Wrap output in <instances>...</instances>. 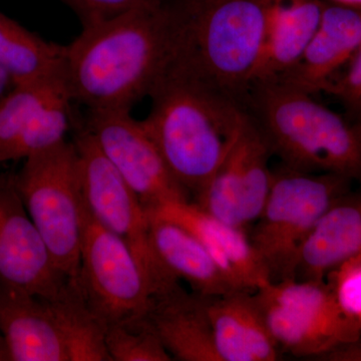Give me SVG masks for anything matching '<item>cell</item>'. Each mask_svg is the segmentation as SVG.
<instances>
[{
	"instance_id": "cell-1",
	"label": "cell",
	"mask_w": 361,
	"mask_h": 361,
	"mask_svg": "<svg viewBox=\"0 0 361 361\" xmlns=\"http://www.w3.org/2000/svg\"><path fill=\"white\" fill-rule=\"evenodd\" d=\"M168 0L84 26L66 45L63 75L87 113H130L149 97L170 63Z\"/></svg>"
},
{
	"instance_id": "cell-2",
	"label": "cell",
	"mask_w": 361,
	"mask_h": 361,
	"mask_svg": "<svg viewBox=\"0 0 361 361\" xmlns=\"http://www.w3.org/2000/svg\"><path fill=\"white\" fill-rule=\"evenodd\" d=\"M175 75L243 108L257 65L268 0H168Z\"/></svg>"
},
{
	"instance_id": "cell-3",
	"label": "cell",
	"mask_w": 361,
	"mask_h": 361,
	"mask_svg": "<svg viewBox=\"0 0 361 361\" xmlns=\"http://www.w3.org/2000/svg\"><path fill=\"white\" fill-rule=\"evenodd\" d=\"M140 121L171 174L197 196L236 140L246 111L236 102L189 80L165 75Z\"/></svg>"
},
{
	"instance_id": "cell-4",
	"label": "cell",
	"mask_w": 361,
	"mask_h": 361,
	"mask_svg": "<svg viewBox=\"0 0 361 361\" xmlns=\"http://www.w3.org/2000/svg\"><path fill=\"white\" fill-rule=\"evenodd\" d=\"M243 109L285 167L341 176L361 186L360 123L277 80L252 85Z\"/></svg>"
},
{
	"instance_id": "cell-5",
	"label": "cell",
	"mask_w": 361,
	"mask_h": 361,
	"mask_svg": "<svg viewBox=\"0 0 361 361\" xmlns=\"http://www.w3.org/2000/svg\"><path fill=\"white\" fill-rule=\"evenodd\" d=\"M353 183L334 174L307 173L282 166L249 239L271 282L295 279L301 249L323 214Z\"/></svg>"
},
{
	"instance_id": "cell-6",
	"label": "cell",
	"mask_w": 361,
	"mask_h": 361,
	"mask_svg": "<svg viewBox=\"0 0 361 361\" xmlns=\"http://www.w3.org/2000/svg\"><path fill=\"white\" fill-rule=\"evenodd\" d=\"M16 185L54 265L66 278H78L82 243V201L75 142L25 159Z\"/></svg>"
},
{
	"instance_id": "cell-7",
	"label": "cell",
	"mask_w": 361,
	"mask_h": 361,
	"mask_svg": "<svg viewBox=\"0 0 361 361\" xmlns=\"http://www.w3.org/2000/svg\"><path fill=\"white\" fill-rule=\"evenodd\" d=\"M254 294L280 349L298 357L322 360L361 336L325 281L270 282Z\"/></svg>"
},
{
	"instance_id": "cell-8",
	"label": "cell",
	"mask_w": 361,
	"mask_h": 361,
	"mask_svg": "<svg viewBox=\"0 0 361 361\" xmlns=\"http://www.w3.org/2000/svg\"><path fill=\"white\" fill-rule=\"evenodd\" d=\"M75 147L80 187L87 210L106 230L122 239L151 279L156 295L180 284L152 246L148 215L141 201L84 126L77 130Z\"/></svg>"
},
{
	"instance_id": "cell-9",
	"label": "cell",
	"mask_w": 361,
	"mask_h": 361,
	"mask_svg": "<svg viewBox=\"0 0 361 361\" xmlns=\"http://www.w3.org/2000/svg\"><path fill=\"white\" fill-rule=\"evenodd\" d=\"M77 281L104 329L146 315L156 295L151 279L129 246L99 224L85 205Z\"/></svg>"
},
{
	"instance_id": "cell-10",
	"label": "cell",
	"mask_w": 361,
	"mask_h": 361,
	"mask_svg": "<svg viewBox=\"0 0 361 361\" xmlns=\"http://www.w3.org/2000/svg\"><path fill=\"white\" fill-rule=\"evenodd\" d=\"M273 156L260 130L247 115L236 140L194 203L223 222L245 228L255 223L273 180Z\"/></svg>"
},
{
	"instance_id": "cell-11",
	"label": "cell",
	"mask_w": 361,
	"mask_h": 361,
	"mask_svg": "<svg viewBox=\"0 0 361 361\" xmlns=\"http://www.w3.org/2000/svg\"><path fill=\"white\" fill-rule=\"evenodd\" d=\"M84 127L94 135L145 210L189 200V194L171 174L141 122L130 113H87Z\"/></svg>"
},
{
	"instance_id": "cell-12",
	"label": "cell",
	"mask_w": 361,
	"mask_h": 361,
	"mask_svg": "<svg viewBox=\"0 0 361 361\" xmlns=\"http://www.w3.org/2000/svg\"><path fill=\"white\" fill-rule=\"evenodd\" d=\"M68 279L54 265L26 210L16 176L0 174V282L49 299Z\"/></svg>"
},
{
	"instance_id": "cell-13",
	"label": "cell",
	"mask_w": 361,
	"mask_h": 361,
	"mask_svg": "<svg viewBox=\"0 0 361 361\" xmlns=\"http://www.w3.org/2000/svg\"><path fill=\"white\" fill-rule=\"evenodd\" d=\"M146 212L191 232L236 290L256 292L270 283L269 274L245 230L213 217L189 200L164 204Z\"/></svg>"
},
{
	"instance_id": "cell-14",
	"label": "cell",
	"mask_w": 361,
	"mask_h": 361,
	"mask_svg": "<svg viewBox=\"0 0 361 361\" xmlns=\"http://www.w3.org/2000/svg\"><path fill=\"white\" fill-rule=\"evenodd\" d=\"M361 44V7L325 2L322 20L298 61L277 82L314 94L348 65Z\"/></svg>"
},
{
	"instance_id": "cell-15",
	"label": "cell",
	"mask_w": 361,
	"mask_h": 361,
	"mask_svg": "<svg viewBox=\"0 0 361 361\" xmlns=\"http://www.w3.org/2000/svg\"><path fill=\"white\" fill-rule=\"evenodd\" d=\"M0 336L11 361H71L47 300L1 282Z\"/></svg>"
},
{
	"instance_id": "cell-16",
	"label": "cell",
	"mask_w": 361,
	"mask_h": 361,
	"mask_svg": "<svg viewBox=\"0 0 361 361\" xmlns=\"http://www.w3.org/2000/svg\"><path fill=\"white\" fill-rule=\"evenodd\" d=\"M220 361H275L280 348L268 329L255 294L233 291L207 297Z\"/></svg>"
},
{
	"instance_id": "cell-17",
	"label": "cell",
	"mask_w": 361,
	"mask_h": 361,
	"mask_svg": "<svg viewBox=\"0 0 361 361\" xmlns=\"http://www.w3.org/2000/svg\"><path fill=\"white\" fill-rule=\"evenodd\" d=\"M324 6L322 0H268L252 85L276 80L295 65L319 25Z\"/></svg>"
},
{
	"instance_id": "cell-18",
	"label": "cell",
	"mask_w": 361,
	"mask_h": 361,
	"mask_svg": "<svg viewBox=\"0 0 361 361\" xmlns=\"http://www.w3.org/2000/svg\"><path fill=\"white\" fill-rule=\"evenodd\" d=\"M146 315L173 360L220 361L207 297L188 293L180 284L154 297Z\"/></svg>"
},
{
	"instance_id": "cell-19",
	"label": "cell",
	"mask_w": 361,
	"mask_h": 361,
	"mask_svg": "<svg viewBox=\"0 0 361 361\" xmlns=\"http://www.w3.org/2000/svg\"><path fill=\"white\" fill-rule=\"evenodd\" d=\"M361 254V191L342 196L326 211L301 249L295 279L324 281L330 271Z\"/></svg>"
},
{
	"instance_id": "cell-20",
	"label": "cell",
	"mask_w": 361,
	"mask_h": 361,
	"mask_svg": "<svg viewBox=\"0 0 361 361\" xmlns=\"http://www.w3.org/2000/svg\"><path fill=\"white\" fill-rule=\"evenodd\" d=\"M148 218L152 246L173 276L186 281L195 293L202 296H221L238 291L205 247L186 228L161 218Z\"/></svg>"
},
{
	"instance_id": "cell-21",
	"label": "cell",
	"mask_w": 361,
	"mask_h": 361,
	"mask_svg": "<svg viewBox=\"0 0 361 361\" xmlns=\"http://www.w3.org/2000/svg\"><path fill=\"white\" fill-rule=\"evenodd\" d=\"M66 45L47 42L0 11V68L14 85L63 73Z\"/></svg>"
},
{
	"instance_id": "cell-22",
	"label": "cell",
	"mask_w": 361,
	"mask_h": 361,
	"mask_svg": "<svg viewBox=\"0 0 361 361\" xmlns=\"http://www.w3.org/2000/svg\"><path fill=\"white\" fill-rule=\"evenodd\" d=\"M45 300L65 339L71 361H113L106 348V329L87 305L77 278H70L56 295Z\"/></svg>"
},
{
	"instance_id": "cell-23",
	"label": "cell",
	"mask_w": 361,
	"mask_h": 361,
	"mask_svg": "<svg viewBox=\"0 0 361 361\" xmlns=\"http://www.w3.org/2000/svg\"><path fill=\"white\" fill-rule=\"evenodd\" d=\"M66 94L71 96L63 73L14 85L0 102V164L6 161L9 149L30 118L47 104Z\"/></svg>"
},
{
	"instance_id": "cell-24",
	"label": "cell",
	"mask_w": 361,
	"mask_h": 361,
	"mask_svg": "<svg viewBox=\"0 0 361 361\" xmlns=\"http://www.w3.org/2000/svg\"><path fill=\"white\" fill-rule=\"evenodd\" d=\"M73 102L66 94L37 111L16 137L7 154L6 161L26 159L65 142L73 115Z\"/></svg>"
},
{
	"instance_id": "cell-25",
	"label": "cell",
	"mask_w": 361,
	"mask_h": 361,
	"mask_svg": "<svg viewBox=\"0 0 361 361\" xmlns=\"http://www.w3.org/2000/svg\"><path fill=\"white\" fill-rule=\"evenodd\" d=\"M106 343L113 361L173 360L147 315L106 327Z\"/></svg>"
},
{
	"instance_id": "cell-26",
	"label": "cell",
	"mask_w": 361,
	"mask_h": 361,
	"mask_svg": "<svg viewBox=\"0 0 361 361\" xmlns=\"http://www.w3.org/2000/svg\"><path fill=\"white\" fill-rule=\"evenodd\" d=\"M324 281L339 307L361 334V254L330 271Z\"/></svg>"
},
{
	"instance_id": "cell-27",
	"label": "cell",
	"mask_w": 361,
	"mask_h": 361,
	"mask_svg": "<svg viewBox=\"0 0 361 361\" xmlns=\"http://www.w3.org/2000/svg\"><path fill=\"white\" fill-rule=\"evenodd\" d=\"M326 94L336 97L351 120L361 118V44L348 65L331 82Z\"/></svg>"
},
{
	"instance_id": "cell-28",
	"label": "cell",
	"mask_w": 361,
	"mask_h": 361,
	"mask_svg": "<svg viewBox=\"0 0 361 361\" xmlns=\"http://www.w3.org/2000/svg\"><path fill=\"white\" fill-rule=\"evenodd\" d=\"M78 14L82 27L109 20L134 7L163 0H63Z\"/></svg>"
},
{
	"instance_id": "cell-29",
	"label": "cell",
	"mask_w": 361,
	"mask_h": 361,
	"mask_svg": "<svg viewBox=\"0 0 361 361\" xmlns=\"http://www.w3.org/2000/svg\"><path fill=\"white\" fill-rule=\"evenodd\" d=\"M329 361H361V336L357 341L342 345L322 358Z\"/></svg>"
},
{
	"instance_id": "cell-30",
	"label": "cell",
	"mask_w": 361,
	"mask_h": 361,
	"mask_svg": "<svg viewBox=\"0 0 361 361\" xmlns=\"http://www.w3.org/2000/svg\"><path fill=\"white\" fill-rule=\"evenodd\" d=\"M13 87V80L7 75L6 71L0 68V102L8 94Z\"/></svg>"
},
{
	"instance_id": "cell-31",
	"label": "cell",
	"mask_w": 361,
	"mask_h": 361,
	"mask_svg": "<svg viewBox=\"0 0 361 361\" xmlns=\"http://www.w3.org/2000/svg\"><path fill=\"white\" fill-rule=\"evenodd\" d=\"M11 360L9 358L8 351H7L6 342H4L2 336H0V361Z\"/></svg>"
},
{
	"instance_id": "cell-32",
	"label": "cell",
	"mask_w": 361,
	"mask_h": 361,
	"mask_svg": "<svg viewBox=\"0 0 361 361\" xmlns=\"http://www.w3.org/2000/svg\"><path fill=\"white\" fill-rule=\"evenodd\" d=\"M330 2L345 4V6L361 7V0H330Z\"/></svg>"
},
{
	"instance_id": "cell-33",
	"label": "cell",
	"mask_w": 361,
	"mask_h": 361,
	"mask_svg": "<svg viewBox=\"0 0 361 361\" xmlns=\"http://www.w3.org/2000/svg\"><path fill=\"white\" fill-rule=\"evenodd\" d=\"M355 122H358V123H360V125H361V118H360V120H356V121H355Z\"/></svg>"
}]
</instances>
